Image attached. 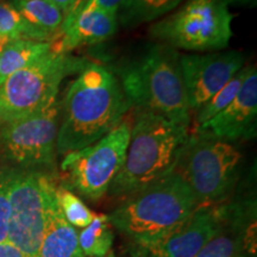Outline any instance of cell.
<instances>
[{
    "mask_svg": "<svg viewBox=\"0 0 257 257\" xmlns=\"http://www.w3.org/2000/svg\"><path fill=\"white\" fill-rule=\"evenodd\" d=\"M233 16L219 0H186L150 27L161 43L188 51H218L229 46Z\"/></svg>",
    "mask_w": 257,
    "mask_h": 257,
    "instance_id": "obj_7",
    "label": "cell"
},
{
    "mask_svg": "<svg viewBox=\"0 0 257 257\" xmlns=\"http://www.w3.org/2000/svg\"><path fill=\"white\" fill-rule=\"evenodd\" d=\"M198 208L186 182L170 172L127 195L108 214V221L130 242H146L166 236L185 224Z\"/></svg>",
    "mask_w": 257,
    "mask_h": 257,
    "instance_id": "obj_4",
    "label": "cell"
},
{
    "mask_svg": "<svg viewBox=\"0 0 257 257\" xmlns=\"http://www.w3.org/2000/svg\"><path fill=\"white\" fill-rule=\"evenodd\" d=\"M118 29V15L80 0L64 16L59 37L51 42V50L68 54L76 48L104 42Z\"/></svg>",
    "mask_w": 257,
    "mask_h": 257,
    "instance_id": "obj_14",
    "label": "cell"
},
{
    "mask_svg": "<svg viewBox=\"0 0 257 257\" xmlns=\"http://www.w3.org/2000/svg\"><path fill=\"white\" fill-rule=\"evenodd\" d=\"M61 102L0 127V150L15 169L38 170L55 165Z\"/></svg>",
    "mask_w": 257,
    "mask_h": 257,
    "instance_id": "obj_10",
    "label": "cell"
},
{
    "mask_svg": "<svg viewBox=\"0 0 257 257\" xmlns=\"http://www.w3.org/2000/svg\"><path fill=\"white\" fill-rule=\"evenodd\" d=\"M51 50V42L11 41L0 54V86L9 76Z\"/></svg>",
    "mask_w": 257,
    "mask_h": 257,
    "instance_id": "obj_17",
    "label": "cell"
},
{
    "mask_svg": "<svg viewBox=\"0 0 257 257\" xmlns=\"http://www.w3.org/2000/svg\"><path fill=\"white\" fill-rule=\"evenodd\" d=\"M189 136V125L136 110L124 165L108 192L127 197L173 172Z\"/></svg>",
    "mask_w": 257,
    "mask_h": 257,
    "instance_id": "obj_3",
    "label": "cell"
},
{
    "mask_svg": "<svg viewBox=\"0 0 257 257\" xmlns=\"http://www.w3.org/2000/svg\"><path fill=\"white\" fill-rule=\"evenodd\" d=\"M55 194L63 217L72 226L83 229L93 220L95 216L94 212L89 210L85 202L66 186H56Z\"/></svg>",
    "mask_w": 257,
    "mask_h": 257,
    "instance_id": "obj_22",
    "label": "cell"
},
{
    "mask_svg": "<svg viewBox=\"0 0 257 257\" xmlns=\"http://www.w3.org/2000/svg\"><path fill=\"white\" fill-rule=\"evenodd\" d=\"M12 6L29 24L54 38L59 37L64 14L51 0H11Z\"/></svg>",
    "mask_w": 257,
    "mask_h": 257,
    "instance_id": "obj_16",
    "label": "cell"
},
{
    "mask_svg": "<svg viewBox=\"0 0 257 257\" xmlns=\"http://www.w3.org/2000/svg\"><path fill=\"white\" fill-rule=\"evenodd\" d=\"M51 175L38 170L10 169L8 242L27 257H37L55 191Z\"/></svg>",
    "mask_w": 257,
    "mask_h": 257,
    "instance_id": "obj_9",
    "label": "cell"
},
{
    "mask_svg": "<svg viewBox=\"0 0 257 257\" xmlns=\"http://www.w3.org/2000/svg\"><path fill=\"white\" fill-rule=\"evenodd\" d=\"M250 67L251 66H244L232 79L230 80L226 85L223 86L216 94L212 95L208 100L201 106L199 110L195 112V126L206 123L210 120L212 117H214L217 113L226 107L231 101L236 98L238 94L240 87L243 86L244 80L248 75Z\"/></svg>",
    "mask_w": 257,
    "mask_h": 257,
    "instance_id": "obj_21",
    "label": "cell"
},
{
    "mask_svg": "<svg viewBox=\"0 0 257 257\" xmlns=\"http://www.w3.org/2000/svg\"><path fill=\"white\" fill-rule=\"evenodd\" d=\"M0 257H27L21 250H18L11 243L5 242L0 244Z\"/></svg>",
    "mask_w": 257,
    "mask_h": 257,
    "instance_id": "obj_25",
    "label": "cell"
},
{
    "mask_svg": "<svg viewBox=\"0 0 257 257\" xmlns=\"http://www.w3.org/2000/svg\"><path fill=\"white\" fill-rule=\"evenodd\" d=\"M85 2L96 6V8L106 10V11L114 12V14L118 15V12L120 11L121 8H123V5L125 4L126 0H85Z\"/></svg>",
    "mask_w": 257,
    "mask_h": 257,
    "instance_id": "obj_24",
    "label": "cell"
},
{
    "mask_svg": "<svg viewBox=\"0 0 257 257\" xmlns=\"http://www.w3.org/2000/svg\"><path fill=\"white\" fill-rule=\"evenodd\" d=\"M10 169L0 170V244L8 242L10 221Z\"/></svg>",
    "mask_w": 257,
    "mask_h": 257,
    "instance_id": "obj_23",
    "label": "cell"
},
{
    "mask_svg": "<svg viewBox=\"0 0 257 257\" xmlns=\"http://www.w3.org/2000/svg\"><path fill=\"white\" fill-rule=\"evenodd\" d=\"M113 230L106 214H95L87 226L78 232L79 245L86 257H106L113 244Z\"/></svg>",
    "mask_w": 257,
    "mask_h": 257,
    "instance_id": "obj_19",
    "label": "cell"
},
{
    "mask_svg": "<svg viewBox=\"0 0 257 257\" xmlns=\"http://www.w3.org/2000/svg\"><path fill=\"white\" fill-rule=\"evenodd\" d=\"M185 0H126L120 9V24L134 28L174 11Z\"/></svg>",
    "mask_w": 257,
    "mask_h": 257,
    "instance_id": "obj_18",
    "label": "cell"
},
{
    "mask_svg": "<svg viewBox=\"0 0 257 257\" xmlns=\"http://www.w3.org/2000/svg\"><path fill=\"white\" fill-rule=\"evenodd\" d=\"M10 42H11V40H9L8 37L2 36V35H0V54L3 53V50L5 49V47L8 46Z\"/></svg>",
    "mask_w": 257,
    "mask_h": 257,
    "instance_id": "obj_28",
    "label": "cell"
},
{
    "mask_svg": "<svg viewBox=\"0 0 257 257\" xmlns=\"http://www.w3.org/2000/svg\"><path fill=\"white\" fill-rule=\"evenodd\" d=\"M87 63L50 50L9 76L0 86V126L47 110L57 100L62 80Z\"/></svg>",
    "mask_w": 257,
    "mask_h": 257,
    "instance_id": "obj_6",
    "label": "cell"
},
{
    "mask_svg": "<svg viewBox=\"0 0 257 257\" xmlns=\"http://www.w3.org/2000/svg\"><path fill=\"white\" fill-rule=\"evenodd\" d=\"M130 101L113 72L88 62L61 102L56 152H76L99 141L123 121Z\"/></svg>",
    "mask_w": 257,
    "mask_h": 257,
    "instance_id": "obj_1",
    "label": "cell"
},
{
    "mask_svg": "<svg viewBox=\"0 0 257 257\" xmlns=\"http://www.w3.org/2000/svg\"><path fill=\"white\" fill-rule=\"evenodd\" d=\"M37 257H86L79 245L78 231L60 210L55 191L49 200L46 229Z\"/></svg>",
    "mask_w": 257,
    "mask_h": 257,
    "instance_id": "obj_15",
    "label": "cell"
},
{
    "mask_svg": "<svg viewBox=\"0 0 257 257\" xmlns=\"http://www.w3.org/2000/svg\"><path fill=\"white\" fill-rule=\"evenodd\" d=\"M0 35L11 41L23 38L38 42H54L50 35L29 24L10 2L0 3Z\"/></svg>",
    "mask_w": 257,
    "mask_h": 257,
    "instance_id": "obj_20",
    "label": "cell"
},
{
    "mask_svg": "<svg viewBox=\"0 0 257 257\" xmlns=\"http://www.w3.org/2000/svg\"><path fill=\"white\" fill-rule=\"evenodd\" d=\"M2 2H5V0H0V3H2Z\"/></svg>",
    "mask_w": 257,
    "mask_h": 257,
    "instance_id": "obj_29",
    "label": "cell"
},
{
    "mask_svg": "<svg viewBox=\"0 0 257 257\" xmlns=\"http://www.w3.org/2000/svg\"><path fill=\"white\" fill-rule=\"evenodd\" d=\"M131 125L123 120L91 146L66 154L61 163L63 186L91 201L100 200L124 165Z\"/></svg>",
    "mask_w": 257,
    "mask_h": 257,
    "instance_id": "obj_8",
    "label": "cell"
},
{
    "mask_svg": "<svg viewBox=\"0 0 257 257\" xmlns=\"http://www.w3.org/2000/svg\"><path fill=\"white\" fill-rule=\"evenodd\" d=\"M218 206L198 207L192 217L166 236L130 242L131 257H195L220 227Z\"/></svg>",
    "mask_w": 257,
    "mask_h": 257,
    "instance_id": "obj_12",
    "label": "cell"
},
{
    "mask_svg": "<svg viewBox=\"0 0 257 257\" xmlns=\"http://www.w3.org/2000/svg\"><path fill=\"white\" fill-rule=\"evenodd\" d=\"M51 2L59 6V8L63 11L64 16H66L74 6L78 4L79 0H51Z\"/></svg>",
    "mask_w": 257,
    "mask_h": 257,
    "instance_id": "obj_26",
    "label": "cell"
},
{
    "mask_svg": "<svg viewBox=\"0 0 257 257\" xmlns=\"http://www.w3.org/2000/svg\"><path fill=\"white\" fill-rule=\"evenodd\" d=\"M244 66L245 57L238 50L180 55V69L191 112H197Z\"/></svg>",
    "mask_w": 257,
    "mask_h": 257,
    "instance_id": "obj_11",
    "label": "cell"
},
{
    "mask_svg": "<svg viewBox=\"0 0 257 257\" xmlns=\"http://www.w3.org/2000/svg\"><path fill=\"white\" fill-rule=\"evenodd\" d=\"M225 5H236V6H248V8H255L257 0H219Z\"/></svg>",
    "mask_w": 257,
    "mask_h": 257,
    "instance_id": "obj_27",
    "label": "cell"
},
{
    "mask_svg": "<svg viewBox=\"0 0 257 257\" xmlns=\"http://www.w3.org/2000/svg\"><path fill=\"white\" fill-rule=\"evenodd\" d=\"M194 133L230 141H250L257 135V70L256 66L244 80L238 94L206 123L195 126Z\"/></svg>",
    "mask_w": 257,
    "mask_h": 257,
    "instance_id": "obj_13",
    "label": "cell"
},
{
    "mask_svg": "<svg viewBox=\"0 0 257 257\" xmlns=\"http://www.w3.org/2000/svg\"><path fill=\"white\" fill-rule=\"evenodd\" d=\"M242 159L233 142L189 133L173 172L191 189L198 207L218 206L233 193Z\"/></svg>",
    "mask_w": 257,
    "mask_h": 257,
    "instance_id": "obj_5",
    "label": "cell"
},
{
    "mask_svg": "<svg viewBox=\"0 0 257 257\" xmlns=\"http://www.w3.org/2000/svg\"><path fill=\"white\" fill-rule=\"evenodd\" d=\"M131 106L189 125L191 108L180 69V54L159 43L148 46L114 73Z\"/></svg>",
    "mask_w": 257,
    "mask_h": 257,
    "instance_id": "obj_2",
    "label": "cell"
}]
</instances>
